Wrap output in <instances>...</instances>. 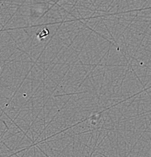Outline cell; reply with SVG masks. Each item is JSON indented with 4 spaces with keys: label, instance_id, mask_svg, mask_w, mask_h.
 Listing matches in <instances>:
<instances>
[]
</instances>
